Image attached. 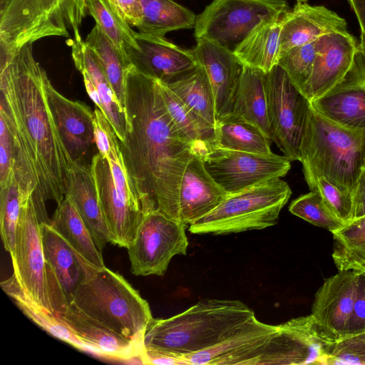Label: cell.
I'll list each match as a JSON object with an SVG mask.
<instances>
[{
  "instance_id": "cell-1",
  "label": "cell",
  "mask_w": 365,
  "mask_h": 365,
  "mask_svg": "<svg viewBox=\"0 0 365 365\" xmlns=\"http://www.w3.org/2000/svg\"><path fill=\"white\" fill-rule=\"evenodd\" d=\"M125 112L127 129L118 144L143 211L158 210L179 220L180 184L197 155L172 120L159 82L133 66L127 73Z\"/></svg>"
},
{
  "instance_id": "cell-2",
  "label": "cell",
  "mask_w": 365,
  "mask_h": 365,
  "mask_svg": "<svg viewBox=\"0 0 365 365\" xmlns=\"http://www.w3.org/2000/svg\"><path fill=\"white\" fill-rule=\"evenodd\" d=\"M0 46V118L8 128L14 155L35 164L45 200L58 205L65 198L73 163L49 107V78L34 58L32 43L18 49Z\"/></svg>"
},
{
  "instance_id": "cell-3",
  "label": "cell",
  "mask_w": 365,
  "mask_h": 365,
  "mask_svg": "<svg viewBox=\"0 0 365 365\" xmlns=\"http://www.w3.org/2000/svg\"><path fill=\"white\" fill-rule=\"evenodd\" d=\"M255 317L238 300H200L171 317L153 319L144 335L143 347L182 359L221 343Z\"/></svg>"
},
{
  "instance_id": "cell-4",
  "label": "cell",
  "mask_w": 365,
  "mask_h": 365,
  "mask_svg": "<svg viewBox=\"0 0 365 365\" xmlns=\"http://www.w3.org/2000/svg\"><path fill=\"white\" fill-rule=\"evenodd\" d=\"M71 304L125 338L142 344L153 319L150 306L120 274L87 267Z\"/></svg>"
},
{
  "instance_id": "cell-5",
  "label": "cell",
  "mask_w": 365,
  "mask_h": 365,
  "mask_svg": "<svg viewBox=\"0 0 365 365\" xmlns=\"http://www.w3.org/2000/svg\"><path fill=\"white\" fill-rule=\"evenodd\" d=\"M299 161L307 182L322 176L353 195L365 168V130L336 124L312 107Z\"/></svg>"
},
{
  "instance_id": "cell-6",
  "label": "cell",
  "mask_w": 365,
  "mask_h": 365,
  "mask_svg": "<svg viewBox=\"0 0 365 365\" xmlns=\"http://www.w3.org/2000/svg\"><path fill=\"white\" fill-rule=\"evenodd\" d=\"M292 195L289 185L275 178L229 195L215 209L189 225L192 234L227 235L262 230L277 223Z\"/></svg>"
},
{
  "instance_id": "cell-7",
  "label": "cell",
  "mask_w": 365,
  "mask_h": 365,
  "mask_svg": "<svg viewBox=\"0 0 365 365\" xmlns=\"http://www.w3.org/2000/svg\"><path fill=\"white\" fill-rule=\"evenodd\" d=\"M84 18L78 0H8L0 7V44L18 49L45 37L68 38Z\"/></svg>"
},
{
  "instance_id": "cell-8",
  "label": "cell",
  "mask_w": 365,
  "mask_h": 365,
  "mask_svg": "<svg viewBox=\"0 0 365 365\" xmlns=\"http://www.w3.org/2000/svg\"><path fill=\"white\" fill-rule=\"evenodd\" d=\"M289 9L286 0H212L196 16L194 35L233 52L257 24Z\"/></svg>"
},
{
  "instance_id": "cell-9",
  "label": "cell",
  "mask_w": 365,
  "mask_h": 365,
  "mask_svg": "<svg viewBox=\"0 0 365 365\" xmlns=\"http://www.w3.org/2000/svg\"><path fill=\"white\" fill-rule=\"evenodd\" d=\"M265 84L272 140L290 161H299L311 102L279 65L266 73Z\"/></svg>"
},
{
  "instance_id": "cell-10",
  "label": "cell",
  "mask_w": 365,
  "mask_h": 365,
  "mask_svg": "<svg viewBox=\"0 0 365 365\" xmlns=\"http://www.w3.org/2000/svg\"><path fill=\"white\" fill-rule=\"evenodd\" d=\"M186 227L158 210L145 214L127 248L132 274L163 275L174 256L187 253Z\"/></svg>"
},
{
  "instance_id": "cell-11",
  "label": "cell",
  "mask_w": 365,
  "mask_h": 365,
  "mask_svg": "<svg viewBox=\"0 0 365 365\" xmlns=\"http://www.w3.org/2000/svg\"><path fill=\"white\" fill-rule=\"evenodd\" d=\"M14 255V275L34 302L54 314L48 294L46 262L42 245L41 222L32 197L21 201ZM55 315V314H54Z\"/></svg>"
},
{
  "instance_id": "cell-12",
  "label": "cell",
  "mask_w": 365,
  "mask_h": 365,
  "mask_svg": "<svg viewBox=\"0 0 365 365\" xmlns=\"http://www.w3.org/2000/svg\"><path fill=\"white\" fill-rule=\"evenodd\" d=\"M205 169L229 195L284 177L291 168L285 156L217 148L203 159Z\"/></svg>"
},
{
  "instance_id": "cell-13",
  "label": "cell",
  "mask_w": 365,
  "mask_h": 365,
  "mask_svg": "<svg viewBox=\"0 0 365 365\" xmlns=\"http://www.w3.org/2000/svg\"><path fill=\"white\" fill-rule=\"evenodd\" d=\"M277 326L257 365L328 364L336 343L320 331L311 314Z\"/></svg>"
},
{
  "instance_id": "cell-14",
  "label": "cell",
  "mask_w": 365,
  "mask_h": 365,
  "mask_svg": "<svg viewBox=\"0 0 365 365\" xmlns=\"http://www.w3.org/2000/svg\"><path fill=\"white\" fill-rule=\"evenodd\" d=\"M359 272L338 271L318 289L311 315L320 331L336 343L346 338L356 298Z\"/></svg>"
},
{
  "instance_id": "cell-15",
  "label": "cell",
  "mask_w": 365,
  "mask_h": 365,
  "mask_svg": "<svg viewBox=\"0 0 365 365\" xmlns=\"http://www.w3.org/2000/svg\"><path fill=\"white\" fill-rule=\"evenodd\" d=\"M41 235L50 302L58 316L71 303L87 267L51 223H41Z\"/></svg>"
},
{
  "instance_id": "cell-16",
  "label": "cell",
  "mask_w": 365,
  "mask_h": 365,
  "mask_svg": "<svg viewBox=\"0 0 365 365\" xmlns=\"http://www.w3.org/2000/svg\"><path fill=\"white\" fill-rule=\"evenodd\" d=\"M49 107L61 139L73 163L91 167L98 153L94 136V113L85 103L71 101L46 84Z\"/></svg>"
},
{
  "instance_id": "cell-17",
  "label": "cell",
  "mask_w": 365,
  "mask_h": 365,
  "mask_svg": "<svg viewBox=\"0 0 365 365\" xmlns=\"http://www.w3.org/2000/svg\"><path fill=\"white\" fill-rule=\"evenodd\" d=\"M134 37L138 48L125 50L130 63L160 83L168 84L198 66L192 49L182 48L164 36L135 31Z\"/></svg>"
},
{
  "instance_id": "cell-18",
  "label": "cell",
  "mask_w": 365,
  "mask_h": 365,
  "mask_svg": "<svg viewBox=\"0 0 365 365\" xmlns=\"http://www.w3.org/2000/svg\"><path fill=\"white\" fill-rule=\"evenodd\" d=\"M310 102L312 108L327 120L350 129L365 130V68L359 50L346 74Z\"/></svg>"
},
{
  "instance_id": "cell-19",
  "label": "cell",
  "mask_w": 365,
  "mask_h": 365,
  "mask_svg": "<svg viewBox=\"0 0 365 365\" xmlns=\"http://www.w3.org/2000/svg\"><path fill=\"white\" fill-rule=\"evenodd\" d=\"M277 330V325L264 324L255 317L221 343L182 359L193 365H257Z\"/></svg>"
},
{
  "instance_id": "cell-20",
  "label": "cell",
  "mask_w": 365,
  "mask_h": 365,
  "mask_svg": "<svg viewBox=\"0 0 365 365\" xmlns=\"http://www.w3.org/2000/svg\"><path fill=\"white\" fill-rule=\"evenodd\" d=\"M91 170L110 243L128 248L145 215L133 209L118 192L108 161L99 153L94 155Z\"/></svg>"
},
{
  "instance_id": "cell-21",
  "label": "cell",
  "mask_w": 365,
  "mask_h": 365,
  "mask_svg": "<svg viewBox=\"0 0 365 365\" xmlns=\"http://www.w3.org/2000/svg\"><path fill=\"white\" fill-rule=\"evenodd\" d=\"M315 44L312 71L304 91L310 101L328 91L346 74L359 51L355 38L348 31L325 34Z\"/></svg>"
},
{
  "instance_id": "cell-22",
  "label": "cell",
  "mask_w": 365,
  "mask_h": 365,
  "mask_svg": "<svg viewBox=\"0 0 365 365\" xmlns=\"http://www.w3.org/2000/svg\"><path fill=\"white\" fill-rule=\"evenodd\" d=\"M196 41L193 53L208 77L217 120L232 112L244 65L233 52L207 40Z\"/></svg>"
},
{
  "instance_id": "cell-23",
  "label": "cell",
  "mask_w": 365,
  "mask_h": 365,
  "mask_svg": "<svg viewBox=\"0 0 365 365\" xmlns=\"http://www.w3.org/2000/svg\"><path fill=\"white\" fill-rule=\"evenodd\" d=\"M229 194L212 178L202 158L187 163L179 187V220L190 225L215 209Z\"/></svg>"
},
{
  "instance_id": "cell-24",
  "label": "cell",
  "mask_w": 365,
  "mask_h": 365,
  "mask_svg": "<svg viewBox=\"0 0 365 365\" xmlns=\"http://www.w3.org/2000/svg\"><path fill=\"white\" fill-rule=\"evenodd\" d=\"M346 31V21L336 13L322 6L297 1L283 18L280 56L292 48L314 42L325 34Z\"/></svg>"
},
{
  "instance_id": "cell-25",
  "label": "cell",
  "mask_w": 365,
  "mask_h": 365,
  "mask_svg": "<svg viewBox=\"0 0 365 365\" xmlns=\"http://www.w3.org/2000/svg\"><path fill=\"white\" fill-rule=\"evenodd\" d=\"M58 317L92 353L125 361L140 354L143 345L89 318L71 303Z\"/></svg>"
},
{
  "instance_id": "cell-26",
  "label": "cell",
  "mask_w": 365,
  "mask_h": 365,
  "mask_svg": "<svg viewBox=\"0 0 365 365\" xmlns=\"http://www.w3.org/2000/svg\"><path fill=\"white\" fill-rule=\"evenodd\" d=\"M73 36L71 46L74 64L81 74L86 75L94 85L101 100V112L118 140H123L127 129L125 112L118 101L96 54L82 39L80 31L73 33Z\"/></svg>"
},
{
  "instance_id": "cell-27",
  "label": "cell",
  "mask_w": 365,
  "mask_h": 365,
  "mask_svg": "<svg viewBox=\"0 0 365 365\" xmlns=\"http://www.w3.org/2000/svg\"><path fill=\"white\" fill-rule=\"evenodd\" d=\"M65 197H68L102 251L110 242L91 167L73 163L68 172Z\"/></svg>"
},
{
  "instance_id": "cell-28",
  "label": "cell",
  "mask_w": 365,
  "mask_h": 365,
  "mask_svg": "<svg viewBox=\"0 0 365 365\" xmlns=\"http://www.w3.org/2000/svg\"><path fill=\"white\" fill-rule=\"evenodd\" d=\"M284 14L260 22L233 51L244 66L267 73L278 65Z\"/></svg>"
},
{
  "instance_id": "cell-29",
  "label": "cell",
  "mask_w": 365,
  "mask_h": 365,
  "mask_svg": "<svg viewBox=\"0 0 365 365\" xmlns=\"http://www.w3.org/2000/svg\"><path fill=\"white\" fill-rule=\"evenodd\" d=\"M50 223L70 245L83 265L96 269L106 267L101 251L68 197H65L57 205Z\"/></svg>"
},
{
  "instance_id": "cell-30",
  "label": "cell",
  "mask_w": 365,
  "mask_h": 365,
  "mask_svg": "<svg viewBox=\"0 0 365 365\" xmlns=\"http://www.w3.org/2000/svg\"><path fill=\"white\" fill-rule=\"evenodd\" d=\"M265 75L261 70L244 66L232 113L258 126L272 140Z\"/></svg>"
},
{
  "instance_id": "cell-31",
  "label": "cell",
  "mask_w": 365,
  "mask_h": 365,
  "mask_svg": "<svg viewBox=\"0 0 365 365\" xmlns=\"http://www.w3.org/2000/svg\"><path fill=\"white\" fill-rule=\"evenodd\" d=\"M158 82L165 106L175 125L192 145L196 154L203 159L218 148L215 127L187 107L166 85Z\"/></svg>"
},
{
  "instance_id": "cell-32",
  "label": "cell",
  "mask_w": 365,
  "mask_h": 365,
  "mask_svg": "<svg viewBox=\"0 0 365 365\" xmlns=\"http://www.w3.org/2000/svg\"><path fill=\"white\" fill-rule=\"evenodd\" d=\"M219 148L261 155L273 153L270 140L256 125L231 113L219 118L215 125Z\"/></svg>"
},
{
  "instance_id": "cell-33",
  "label": "cell",
  "mask_w": 365,
  "mask_h": 365,
  "mask_svg": "<svg viewBox=\"0 0 365 365\" xmlns=\"http://www.w3.org/2000/svg\"><path fill=\"white\" fill-rule=\"evenodd\" d=\"M142 19L138 32L164 36L170 31L195 26L196 15L173 0H140Z\"/></svg>"
},
{
  "instance_id": "cell-34",
  "label": "cell",
  "mask_w": 365,
  "mask_h": 365,
  "mask_svg": "<svg viewBox=\"0 0 365 365\" xmlns=\"http://www.w3.org/2000/svg\"><path fill=\"white\" fill-rule=\"evenodd\" d=\"M165 85L191 110L215 127L217 117L214 96L208 77L202 66L198 64L195 69Z\"/></svg>"
},
{
  "instance_id": "cell-35",
  "label": "cell",
  "mask_w": 365,
  "mask_h": 365,
  "mask_svg": "<svg viewBox=\"0 0 365 365\" xmlns=\"http://www.w3.org/2000/svg\"><path fill=\"white\" fill-rule=\"evenodd\" d=\"M1 287L19 309L41 328L77 349L90 351L88 347L58 317L39 307L25 294L14 274L1 282Z\"/></svg>"
},
{
  "instance_id": "cell-36",
  "label": "cell",
  "mask_w": 365,
  "mask_h": 365,
  "mask_svg": "<svg viewBox=\"0 0 365 365\" xmlns=\"http://www.w3.org/2000/svg\"><path fill=\"white\" fill-rule=\"evenodd\" d=\"M85 41L98 56L109 83L125 110L126 78L132 64L96 25Z\"/></svg>"
},
{
  "instance_id": "cell-37",
  "label": "cell",
  "mask_w": 365,
  "mask_h": 365,
  "mask_svg": "<svg viewBox=\"0 0 365 365\" xmlns=\"http://www.w3.org/2000/svg\"><path fill=\"white\" fill-rule=\"evenodd\" d=\"M332 258L338 271H365V215L331 233Z\"/></svg>"
},
{
  "instance_id": "cell-38",
  "label": "cell",
  "mask_w": 365,
  "mask_h": 365,
  "mask_svg": "<svg viewBox=\"0 0 365 365\" xmlns=\"http://www.w3.org/2000/svg\"><path fill=\"white\" fill-rule=\"evenodd\" d=\"M86 9L87 14L96 21V25L121 53L127 57V48H138L134 37L135 31L118 15L108 0H86Z\"/></svg>"
},
{
  "instance_id": "cell-39",
  "label": "cell",
  "mask_w": 365,
  "mask_h": 365,
  "mask_svg": "<svg viewBox=\"0 0 365 365\" xmlns=\"http://www.w3.org/2000/svg\"><path fill=\"white\" fill-rule=\"evenodd\" d=\"M289 210L294 215L331 233L344 225L316 190H311L294 200Z\"/></svg>"
},
{
  "instance_id": "cell-40",
  "label": "cell",
  "mask_w": 365,
  "mask_h": 365,
  "mask_svg": "<svg viewBox=\"0 0 365 365\" xmlns=\"http://www.w3.org/2000/svg\"><path fill=\"white\" fill-rule=\"evenodd\" d=\"M21 197L18 184L13 176L0 191L1 236L5 250L14 255L17 225L21 213Z\"/></svg>"
},
{
  "instance_id": "cell-41",
  "label": "cell",
  "mask_w": 365,
  "mask_h": 365,
  "mask_svg": "<svg viewBox=\"0 0 365 365\" xmlns=\"http://www.w3.org/2000/svg\"><path fill=\"white\" fill-rule=\"evenodd\" d=\"M315 41L289 49L280 56L278 62V65L284 70L294 86L303 94L311 76L316 56Z\"/></svg>"
},
{
  "instance_id": "cell-42",
  "label": "cell",
  "mask_w": 365,
  "mask_h": 365,
  "mask_svg": "<svg viewBox=\"0 0 365 365\" xmlns=\"http://www.w3.org/2000/svg\"><path fill=\"white\" fill-rule=\"evenodd\" d=\"M311 190L317 191L331 210L344 223L352 220L353 197L349 192L342 190L322 176L315 177L308 181Z\"/></svg>"
},
{
  "instance_id": "cell-43",
  "label": "cell",
  "mask_w": 365,
  "mask_h": 365,
  "mask_svg": "<svg viewBox=\"0 0 365 365\" xmlns=\"http://www.w3.org/2000/svg\"><path fill=\"white\" fill-rule=\"evenodd\" d=\"M13 155L11 136L4 120L0 118V187L7 185L13 174Z\"/></svg>"
},
{
  "instance_id": "cell-44",
  "label": "cell",
  "mask_w": 365,
  "mask_h": 365,
  "mask_svg": "<svg viewBox=\"0 0 365 365\" xmlns=\"http://www.w3.org/2000/svg\"><path fill=\"white\" fill-rule=\"evenodd\" d=\"M365 332V271L359 272L356 298L349 322L347 337Z\"/></svg>"
},
{
  "instance_id": "cell-45",
  "label": "cell",
  "mask_w": 365,
  "mask_h": 365,
  "mask_svg": "<svg viewBox=\"0 0 365 365\" xmlns=\"http://www.w3.org/2000/svg\"><path fill=\"white\" fill-rule=\"evenodd\" d=\"M118 15L130 26L137 27L142 19L140 0H108Z\"/></svg>"
},
{
  "instance_id": "cell-46",
  "label": "cell",
  "mask_w": 365,
  "mask_h": 365,
  "mask_svg": "<svg viewBox=\"0 0 365 365\" xmlns=\"http://www.w3.org/2000/svg\"><path fill=\"white\" fill-rule=\"evenodd\" d=\"M352 220L365 215V168L362 170L352 195Z\"/></svg>"
},
{
  "instance_id": "cell-47",
  "label": "cell",
  "mask_w": 365,
  "mask_h": 365,
  "mask_svg": "<svg viewBox=\"0 0 365 365\" xmlns=\"http://www.w3.org/2000/svg\"><path fill=\"white\" fill-rule=\"evenodd\" d=\"M358 20L361 30L359 50L365 68V0H348Z\"/></svg>"
},
{
  "instance_id": "cell-48",
  "label": "cell",
  "mask_w": 365,
  "mask_h": 365,
  "mask_svg": "<svg viewBox=\"0 0 365 365\" xmlns=\"http://www.w3.org/2000/svg\"><path fill=\"white\" fill-rule=\"evenodd\" d=\"M356 339L365 342V332L354 336Z\"/></svg>"
},
{
  "instance_id": "cell-49",
  "label": "cell",
  "mask_w": 365,
  "mask_h": 365,
  "mask_svg": "<svg viewBox=\"0 0 365 365\" xmlns=\"http://www.w3.org/2000/svg\"><path fill=\"white\" fill-rule=\"evenodd\" d=\"M8 0H0V6H3Z\"/></svg>"
},
{
  "instance_id": "cell-50",
  "label": "cell",
  "mask_w": 365,
  "mask_h": 365,
  "mask_svg": "<svg viewBox=\"0 0 365 365\" xmlns=\"http://www.w3.org/2000/svg\"><path fill=\"white\" fill-rule=\"evenodd\" d=\"M298 2H306L307 0H297Z\"/></svg>"
}]
</instances>
